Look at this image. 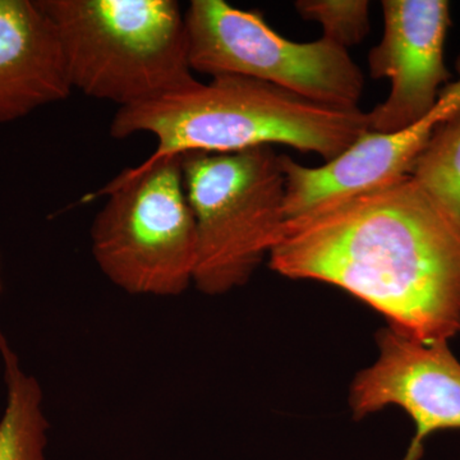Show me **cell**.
<instances>
[{
    "label": "cell",
    "instance_id": "6da1fadb",
    "mask_svg": "<svg viewBox=\"0 0 460 460\" xmlns=\"http://www.w3.org/2000/svg\"><path fill=\"white\" fill-rule=\"evenodd\" d=\"M269 265L341 288L420 343L460 332V215L411 175L287 219Z\"/></svg>",
    "mask_w": 460,
    "mask_h": 460
},
{
    "label": "cell",
    "instance_id": "7a4b0ae2",
    "mask_svg": "<svg viewBox=\"0 0 460 460\" xmlns=\"http://www.w3.org/2000/svg\"><path fill=\"white\" fill-rule=\"evenodd\" d=\"M367 132V113L359 108L329 107L241 75H217L208 84L119 108L111 124L115 140L138 133L156 138L155 153L145 163L275 145L328 163Z\"/></svg>",
    "mask_w": 460,
    "mask_h": 460
},
{
    "label": "cell",
    "instance_id": "3957f363",
    "mask_svg": "<svg viewBox=\"0 0 460 460\" xmlns=\"http://www.w3.org/2000/svg\"><path fill=\"white\" fill-rule=\"evenodd\" d=\"M59 38L72 90L131 107L199 81L174 0H38Z\"/></svg>",
    "mask_w": 460,
    "mask_h": 460
},
{
    "label": "cell",
    "instance_id": "277c9868",
    "mask_svg": "<svg viewBox=\"0 0 460 460\" xmlns=\"http://www.w3.org/2000/svg\"><path fill=\"white\" fill-rule=\"evenodd\" d=\"M198 230L193 284L208 296L244 286L270 255L286 223V175L271 146L181 157Z\"/></svg>",
    "mask_w": 460,
    "mask_h": 460
},
{
    "label": "cell",
    "instance_id": "5b68a950",
    "mask_svg": "<svg viewBox=\"0 0 460 460\" xmlns=\"http://www.w3.org/2000/svg\"><path fill=\"white\" fill-rule=\"evenodd\" d=\"M181 157L144 162L96 193L108 199L91 226V251L102 274L129 295L180 296L193 284L198 230Z\"/></svg>",
    "mask_w": 460,
    "mask_h": 460
},
{
    "label": "cell",
    "instance_id": "8992f818",
    "mask_svg": "<svg viewBox=\"0 0 460 460\" xmlns=\"http://www.w3.org/2000/svg\"><path fill=\"white\" fill-rule=\"evenodd\" d=\"M193 72L241 75L337 108H359L365 75L349 50L321 38L288 40L256 11L193 0L184 12Z\"/></svg>",
    "mask_w": 460,
    "mask_h": 460
},
{
    "label": "cell",
    "instance_id": "52a82bcc",
    "mask_svg": "<svg viewBox=\"0 0 460 460\" xmlns=\"http://www.w3.org/2000/svg\"><path fill=\"white\" fill-rule=\"evenodd\" d=\"M384 33L368 53L370 75L390 81V93L367 113L368 132L413 126L438 104L450 84L445 42L452 26L445 0H384Z\"/></svg>",
    "mask_w": 460,
    "mask_h": 460
},
{
    "label": "cell",
    "instance_id": "ba28073f",
    "mask_svg": "<svg viewBox=\"0 0 460 460\" xmlns=\"http://www.w3.org/2000/svg\"><path fill=\"white\" fill-rule=\"evenodd\" d=\"M377 345L376 362L350 386L353 416L402 408L416 426L404 460H419L429 435L460 429V362L447 343H420L389 326L378 332Z\"/></svg>",
    "mask_w": 460,
    "mask_h": 460
},
{
    "label": "cell",
    "instance_id": "9c48e42d",
    "mask_svg": "<svg viewBox=\"0 0 460 460\" xmlns=\"http://www.w3.org/2000/svg\"><path fill=\"white\" fill-rule=\"evenodd\" d=\"M456 72L458 78L441 91L435 108L413 126L392 133H365L341 155L314 168L281 155L287 219L410 175L436 129L460 109V57Z\"/></svg>",
    "mask_w": 460,
    "mask_h": 460
},
{
    "label": "cell",
    "instance_id": "30bf717a",
    "mask_svg": "<svg viewBox=\"0 0 460 460\" xmlns=\"http://www.w3.org/2000/svg\"><path fill=\"white\" fill-rule=\"evenodd\" d=\"M71 91L56 27L38 0H0V123L62 102Z\"/></svg>",
    "mask_w": 460,
    "mask_h": 460
},
{
    "label": "cell",
    "instance_id": "8fae6325",
    "mask_svg": "<svg viewBox=\"0 0 460 460\" xmlns=\"http://www.w3.org/2000/svg\"><path fill=\"white\" fill-rule=\"evenodd\" d=\"M7 405L0 420V460H47L49 423L42 411V392L35 377L20 366L17 354L0 332Z\"/></svg>",
    "mask_w": 460,
    "mask_h": 460
},
{
    "label": "cell",
    "instance_id": "7c38bea8",
    "mask_svg": "<svg viewBox=\"0 0 460 460\" xmlns=\"http://www.w3.org/2000/svg\"><path fill=\"white\" fill-rule=\"evenodd\" d=\"M410 175L460 215V109L436 129Z\"/></svg>",
    "mask_w": 460,
    "mask_h": 460
},
{
    "label": "cell",
    "instance_id": "4fadbf2b",
    "mask_svg": "<svg viewBox=\"0 0 460 460\" xmlns=\"http://www.w3.org/2000/svg\"><path fill=\"white\" fill-rule=\"evenodd\" d=\"M295 7L304 20L323 27V39L343 49L361 44L370 32L367 0H298Z\"/></svg>",
    "mask_w": 460,
    "mask_h": 460
},
{
    "label": "cell",
    "instance_id": "5bb4252c",
    "mask_svg": "<svg viewBox=\"0 0 460 460\" xmlns=\"http://www.w3.org/2000/svg\"><path fill=\"white\" fill-rule=\"evenodd\" d=\"M0 290H2V284H0Z\"/></svg>",
    "mask_w": 460,
    "mask_h": 460
}]
</instances>
